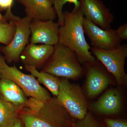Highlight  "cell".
Wrapping results in <instances>:
<instances>
[{
    "label": "cell",
    "mask_w": 127,
    "mask_h": 127,
    "mask_svg": "<svg viewBox=\"0 0 127 127\" xmlns=\"http://www.w3.org/2000/svg\"><path fill=\"white\" fill-rule=\"evenodd\" d=\"M19 118L24 127H73L75 124L56 96L44 102L30 98Z\"/></svg>",
    "instance_id": "1"
},
{
    "label": "cell",
    "mask_w": 127,
    "mask_h": 127,
    "mask_svg": "<svg viewBox=\"0 0 127 127\" xmlns=\"http://www.w3.org/2000/svg\"><path fill=\"white\" fill-rule=\"evenodd\" d=\"M63 25L60 26L58 43L75 53L80 61L93 63L95 58L90 52L91 47L85 38L83 28L84 16L80 7L72 11L63 12Z\"/></svg>",
    "instance_id": "2"
},
{
    "label": "cell",
    "mask_w": 127,
    "mask_h": 127,
    "mask_svg": "<svg viewBox=\"0 0 127 127\" xmlns=\"http://www.w3.org/2000/svg\"><path fill=\"white\" fill-rule=\"evenodd\" d=\"M54 47L52 55L41 71L67 79H76L81 76L84 70L75 53L58 43Z\"/></svg>",
    "instance_id": "3"
},
{
    "label": "cell",
    "mask_w": 127,
    "mask_h": 127,
    "mask_svg": "<svg viewBox=\"0 0 127 127\" xmlns=\"http://www.w3.org/2000/svg\"><path fill=\"white\" fill-rule=\"evenodd\" d=\"M0 79H8L14 82L30 98L44 102L51 97L48 92L41 86L34 76L22 72L15 65L9 66L0 54Z\"/></svg>",
    "instance_id": "4"
},
{
    "label": "cell",
    "mask_w": 127,
    "mask_h": 127,
    "mask_svg": "<svg viewBox=\"0 0 127 127\" xmlns=\"http://www.w3.org/2000/svg\"><path fill=\"white\" fill-rule=\"evenodd\" d=\"M56 97L73 118L81 120L87 113V104L81 89L67 78L61 79Z\"/></svg>",
    "instance_id": "5"
},
{
    "label": "cell",
    "mask_w": 127,
    "mask_h": 127,
    "mask_svg": "<svg viewBox=\"0 0 127 127\" xmlns=\"http://www.w3.org/2000/svg\"><path fill=\"white\" fill-rule=\"evenodd\" d=\"M91 49L95 57L112 74L118 83L121 86L126 85L127 75L124 66L127 57V44H121L111 50H100L93 47Z\"/></svg>",
    "instance_id": "6"
},
{
    "label": "cell",
    "mask_w": 127,
    "mask_h": 127,
    "mask_svg": "<svg viewBox=\"0 0 127 127\" xmlns=\"http://www.w3.org/2000/svg\"><path fill=\"white\" fill-rule=\"evenodd\" d=\"M10 21H13L15 25L14 37L8 45L0 47V51L4 54L6 62L9 64L20 61L21 54L29 43L32 21L27 17L21 18L15 15Z\"/></svg>",
    "instance_id": "7"
},
{
    "label": "cell",
    "mask_w": 127,
    "mask_h": 127,
    "mask_svg": "<svg viewBox=\"0 0 127 127\" xmlns=\"http://www.w3.org/2000/svg\"><path fill=\"white\" fill-rule=\"evenodd\" d=\"M84 33L95 48L102 50H111L121 45L122 40L116 30L112 28L104 30L99 27L88 19L84 17L83 22Z\"/></svg>",
    "instance_id": "8"
},
{
    "label": "cell",
    "mask_w": 127,
    "mask_h": 127,
    "mask_svg": "<svg viewBox=\"0 0 127 127\" xmlns=\"http://www.w3.org/2000/svg\"><path fill=\"white\" fill-rule=\"evenodd\" d=\"M84 17L104 30L111 28L113 15L101 0H79Z\"/></svg>",
    "instance_id": "9"
},
{
    "label": "cell",
    "mask_w": 127,
    "mask_h": 127,
    "mask_svg": "<svg viewBox=\"0 0 127 127\" xmlns=\"http://www.w3.org/2000/svg\"><path fill=\"white\" fill-rule=\"evenodd\" d=\"M60 26L51 20L32 21L30 24L31 43L55 46L58 43Z\"/></svg>",
    "instance_id": "10"
},
{
    "label": "cell",
    "mask_w": 127,
    "mask_h": 127,
    "mask_svg": "<svg viewBox=\"0 0 127 127\" xmlns=\"http://www.w3.org/2000/svg\"><path fill=\"white\" fill-rule=\"evenodd\" d=\"M54 48V46L28 43L21 54L20 61L24 66H31L40 69L50 59Z\"/></svg>",
    "instance_id": "11"
},
{
    "label": "cell",
    "mask_w": 127,
    "mask_h": 127,
    "mask_svg": "<svg viewBox=\"0 0 127 127\" xmlns=\"http://www.w3.org/2000/svg\"><path fill=\"white\" fill-rule=\"evenodd\" d=\"M25 7L26 16L32 21H54L57 17L50 0H17Z\"/></svg>",
    "instance_id": "12"
},
{
    "label": "cell",
    "mask_w": 127,
    "mask_h": 127,
    "mask_svg": "<svg viewBox=\"0 0 127 127\" xmlns=\"http://www.w3.org/2000/svg\"><path fill=\"white\" fill-rule=\"evenodd\" d=\"M87 65L86 89L89 96H95L101 93L111 83V81L104 70L96 61Z\"/></svg>",
    "instance_id": "13"
},
{
    "label": "cell",
    "mask_w": 127,
    "mask_h": 127,
    "mask_svg": "<svg viewBox=\"0 0 127 127\" xmlns=\"http://www.w3.org/2000/svg\"><path fill=\"white\" fill-rule=\"evenodd\" d=\"M121 105L120 93L115 89H111L107 91L94 104L93 108L99 113L112 115L120 111Z\"/></svg>",
    "instance_id": "14"
},
{
    "label": "cell",
    "mask_w": 127,
    "mask_h": 127,
    "mask_svg": "<svg viewBox=\"0 0 127 127\" xmlns=\"http://www.w3.org/2000/svg\"><path fill=\"white\" fill-rule=\"evenodd\" d=\"M0 94L6 101L18 106L25 107L28 101L22 89L8 79H0Z\"/></svg>",
    "instance_id": "15"
},
{
    "label": "cell",
    "mask_w": 127,
    "mask_h": 127,
    "mask_svg": "<svg viewBox=\"0 0 127 127\" xmlns=\"http://www.w3.org/2000/svg\"><path fill=\"white\" fill-rule=\"evenodd\" d=\"M23 107L8 102L0 94V127H13Z\"/></svg>",
    "instance_id": "16"
},
{
    "label": "cell",
    "mask_w": 127,
    "mask_h": 127,
    "mask_svg": "<svg viewBox=\"0 0 127 127\" xmlns=\"http://www.w3.org/2000/svg\"><path fill=\"white\" fill-rule=\"evenodd\" d=\"M27 71L34 76L39 83L42 84L54 96L57 97L59 91L61 79L48 73L41 71H39L36 68L31 66L25 65Z\"/></svg>",
    "instance_id": "17"
},
{
    "label": "cell",
    "mask_w": 127,
    "mask_h": 127,
    "mask_svg": "<svg viewBox=\"0 0 127 127\" xmlns=\"http://www.w3.org/2000/svg\"><path fill=\"white\" fill-rule=\"evenodd\" d=\"M15 31V25L14 22H9L0 21V43L7 45L14 37Z\"/></svg>",
    "instance_id": "18"
},
{
    "label": "cell",
    "mask_w": 127,
    "mask_h": 127,
    "mask_svg": "<svg viewBox=\"0 0 127 127\" xmlns=\"http://www.w3.org/2000/svg\"><path fill=\"white\" fill-rule=\"evenodd\" d=\"M56 13L58 18L57 23L61 26L63 25V8L64 5L67 3H72L74 5V8L79 7V0H50Z\"/></svg>",
    "instance_id": "19"
},
{
    "label": "cell",
    "mask_w": 127,
    "mask_h": 127,
    "mask_svg": "<svg viewBox=\"0 0 127 127\" xmlns=\"http://www.w3.org/2000/svg\"><path fill=\"white\" fill-rule=\"evenodd\" d=\"M73 127H106L97 121L91 114L87 113L85 117L75 123Z\"/></svg>",
    "instance_id": "20"
},
{
    "label": "cell",
    "mask_w": 127,
    "mask_h": 127,
    "mask_svg": "<svg viewBox=\"0 0 127 127\" xmlns=\"http://www.w3.org/2000/svg\"><path fill=\"white\" fill-rule=\"evenodd\" d=\"M104 122L106 127H127V122L125 120L106 118Z\"/></svg>",
    "instance_id": "21"
},
{
    "label": "cell",
    "mask_w": 127,
    "mask_h": 127,
    "mask_svg": "<svg viewBox=\"0 0 127 127\" xmlns=\"http://www.w3.org/2000/svg\"><path fill=\"white\" fill-rule=\"evenodd\" d=\"M116 32L122 40H127V23L119 26Z\"/></svg>",
    "instance_id": "22"
},
{
    "label": "cell",
    "mask_w": 127,
    "mask_h": 127,
    "mask_svg": "<svg viewBox=\"0 0 127 127\" xmlns=\"http://www.w3.org/2000/svg\"><path fill=\"white\" fill-rule=\"evenodd\" d=\"M14 0H0V8L2 9H11Z\"/></svg>",
    "instance_id": "23"
},
{
    "label": "cell",
    "mask_w": 127,
    "mask_h": 127,
    "mask_svg": "<svg viewBox=\"0 0 127 127\" xmlns=\"http://www.w3.org/2000/svg\"><path fill=\"white\" fill-rule=\"evenodd\" d=\"M13 127H24L21 120L18 118Z\"/></svg>",
    "instance_id": "24"
},
{
    "label": "cell",
    "mask_w": 127,
    "mask_h": 127,
    "mask_svg": "<svg viewBox=\"0 0 127 127\" xmlns=\"http://www.w3.org/2000/svg\"><path fill=\"white\" fill-rule=\"evenodd\" d=\"M7 20H6L4 16H3L0 13V21L2 22H7Z\"/></svg>",
    "instance_id": "25"
}]
</instances>
